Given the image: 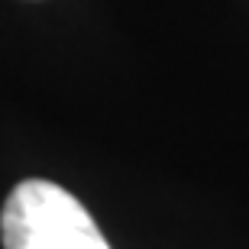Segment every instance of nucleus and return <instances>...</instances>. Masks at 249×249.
<instances>
[{
	"label": "nucleus",
	"instance_id": "obj_1",
	"mask_svg": "<svg viewBox=\"0 0 249 249\" xmlns=\"http://www.w3.org/2000/svg\"><path fill=\"white\" fill-rule=\"evenodd\" d=\"M3 249H110L94 217L65 188L26 178L0 213Z\"/></svg>",
	"mask_w": 249,
	"mask_h": 249
}]
</instances>
